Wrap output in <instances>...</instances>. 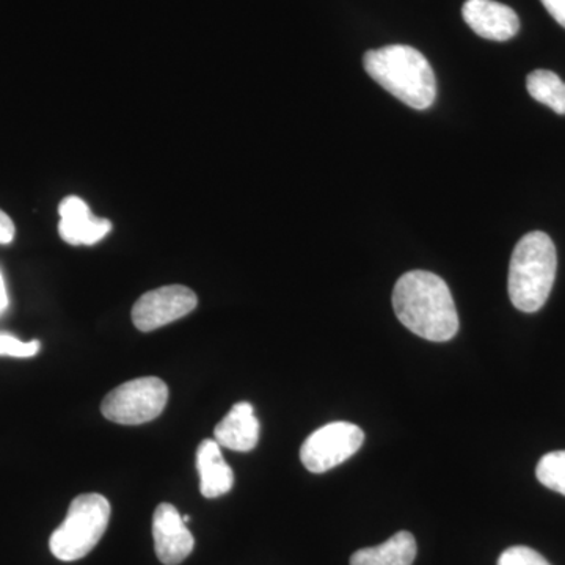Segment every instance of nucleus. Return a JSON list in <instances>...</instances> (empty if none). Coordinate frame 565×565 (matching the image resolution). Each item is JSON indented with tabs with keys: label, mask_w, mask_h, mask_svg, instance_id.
<instances>
[{
	"label": "nucleus",
	"mask_w": 565,
	"mask_h": 565,
	"mask_svg": "<svg viewBox=\"0 0 565 565\" xmlns=\"http://www.w3.org/2000/svg\"><path fill=\"white\" fill-rule=\"evenodd\" d=\"M393 308L404 327L433 343H446L459 332L452 294L444 278L433 273L404 274L394 286Z\"/></svg>",
	"instance_id": "obj_1"
},
{
	"label": "nucleus",
	"mask_w": 565,
	"mask_h": 565,
	"mask_svg": "<svg viewBox=\"0 0 565 565\" xmlns=\"http://www.w3.org/2000/svg\"><path fill=\"white\" fill-rule=\"evenodd\" d=\"M363 66L379 85L412 109H429L437 98L433 66L415 47L392 44L367 51Z\"/></svg>",
	"instance_id": "obj_2"
},
{
	"label": "nucleus",
	"mask_w": 565,
	"mask_h": 565,
	"mask_svg": "<svg viewBox=\"0 0 565 565\" xmlns=\"http://www.w3.org/2000/svg\"><path fill=\"white\" fill-rule=\"evenodd\" d=\"M556 269V247L548 234L527 233L519 241L508 280L509 297L516 310L535 313L544 307L555 285Z\"/></svg>",
	"instance_id": "obj_3"
},
{
	"label": "nucleus",
	"mask_w": 565,
	"mask_h": 565,
	"mask_svg": "<svg viewBox=\"0 0 565 565\" xmlns=\"http://www.w3.org/2000/svg\"><path fill=\"white\" fill-rule=\"evenodd\" d=\"M110 503L99 493L74 498L65 522L51 535L52 555L65 563L82 559L102 541L110 520Z\"/></svg>",
	"instance_id": "obj_4"
},
{
	"label": "nucleus",
	"mask_w": 565,
	"mask_h": 565,
	"mask_svg": "<svg viewBox=\"0 0 565 565\" xmlns=\"http://www.w3.org/2000/svg\"><path fill=\"white\" fill-rule=\"evenodd\" d=\"M169 401V386L159 377H140L111 390L102 404L111 423L139 426L158 418Z\"/></svg>",
	"instance_id": "obj_5"
},
{
	"label": "nucleus",
	"mask_w": 565,
	"mask_h": 565,
	"mask_svg": "<svg viewBox=\"0 0 565 565\" xmlns=\"http://www.w3.org/2000/svg\"><path fill=\"white\" fill-rule=\"evenodd\" d=\"M364 441V433L352 423L326 424L315 430L300 448V460L308 471L326 473L351 459Z\"/></svg>",
	"instance_id": "obj_6"
},
{
	"label": "nucleus",
	"mask_w": 565,
	"mask_h": 565,
	"mask_svg": "<svg viewBox=\"0 0 565 565\" xmlns=\"http://www.w3.org/2000/svg\"><path fill=\"white\" fill-rule=\"evenodd\" d=\"M196 305V294L188 286H162L137 300L132 308V322L140 332H152L192 313Z\"/></svg>",
	"instance_id": "obj_7"
},
{
	"label": "nucleus",
	"mask_w": 565,
	"mask_h": 565,
	"mask_svg": "<svg viewBox=\"0 0 565 565\" xmlns=\"http://www.w3.org/2000/svg\"><path fill=\"white\" fill-rule=\"evenodd\" d=\"M152 537L158 559L166 565H178L191 556L193 535L182 522V515L174 505L162 503L152 516Z\"/></svg>",
	"instance_id": "obj_8"
},
{
	"label": "nucleus",
	"mask_w": 565,
	"mask_h": 565,
	"mask_svg": "<svg viewBox=\"0 0 565 565\" xmlns=\"http://www.w3.org/2000/svg\"><path fill=\"white\" fill-rule=\"evenodd\" d=\"M462 17L471 31L486 40L508 41L520 31L515 11L494 0H467Z\"/></svg>",
	"instance_id": "obj_9"
},
{
	"label": "nucleus",
	"mask_w": 565,
	"mask_h": 565,
	"mask_svg": "<svg viewBox=\"0 0 565 565\" xmlns=\"http://www.w3.org/2000/svg\"><path fill=\"white\" fill-rule=\"evenodd\" d=\"M58 233L70 245H95L110 233L111 223L92 214L79 196H66L58 206Z\"/></svg>",
	"instance_id": "obj_10"
},
{
	"label": "nucleus",
	"mask_w": 565,
	"mask_h": 565,
	"mask_svg": "<svg viewBox=\"0 0 565 565\" xmlns=\"http://www.w3.org/2000/svg\"><path fill=\"white\" fill-rule=\"evenodd\" d=\"M259 430H262V427H259L253 405L239 403L233 405L228 415L215 426L214 440L221 445V448L248 452L258 445Z\"/></svg>",
	"instance_id": "obj_11"
},
{
	"label": "nucleus",
	"mask_w": 565,
	"mask_h": 565,
	"mask_svg": "<svg viewBox=\"0 0 565 565\" xmlns=\"http://www.w3.org/2000/svg\"><path fill=\"white\" fill-rule=\"evenodd\" d=\"M196 470L200 475V490L204 498L223 497L233 489L234 473L223 459L221 445L215 440H204L196 449Z\"/></svg>",
	"instance_id": "obj_12"
},
{
	"label": "nucleus",
	"mask_w": 565,
	"mask_h": 565,
	"mask_svg": "<svg viewBox=\"0 0 565 565\" xmlns=\"http://www.w3.org/2000/svg\"><path fill=\"white\" fill-rule=\"evenodd\" d=\"M416 541L408 531H399L382 545L362 548L351 556V565H414Z\"/></svg>",
	"instance_id": "obj_13"
},
{
	"label": "nucleus",
	"mask_w": 565,
	"mask_h": 565,
	"mask_svg": "<svg viewBox=\"0 0 565 565\" xmlns=\"http://www.w3.org/2000/svg\"><path fill=\"white\" fill-rule=\"evenodd\" d=\"M527 93L556 114L565 115V84L553 71L535 70L526 77Z\"/></svg>",
	"instance_id": "obj_14"
},
{
	"label": "nucleus",
	"mask_w": 565,
	"mask_h": 565,
	"mask_svg": "<svg viewBox=\"0 0 565 565\" xmlns=\"http://www.w3.org/2000/svg\"><path fill=\"white\" fill-rule=\"evenodd\" d=\"M535 476L546 489L565 494V451H553L542 457Z\"/></svg>",
	"instance_id": "obj_15"
},
{
	"label": "nucleus",
	"mask_w": 565,
	"mask_h": 565,
	"mask_svg": "<svg viewBox=\"0 0 565 565\" xmlns=\"http://www.w3.org/2000/svg\"><path fill=\"white\" fill-rule=\"evenodd\" d=\"M498 565H552L530 546H511L501 553Z\"/></svg>",
	"instance_id": "obj_16"
},
{
	"label": "nucleus",
	"mask_w": 565,
	"mask_h": 565,
	"mask_svg": "<svg viewBox=\"0 0 565 565\" xmlns=\"http://www.w3.org/2000/svg\"><path fill=\"white\" fill-rule=\"evenodd\" d=\"M40 341L33 340L29 343L10 337V334H0V356H14V359H31L40 352Z\"/></svg>",
	"instance_id": "obj_17"
},
{
	"label": "nucleus",
	"mask_w": 565,
	"mask_h": 565,
	"mask_svg": "<svg viewBox=\"0 0 565 565\" xmlns=\"http://www.w3.org/2000/svg\"><path fill=\"white\" fill-rule=\"evenodd\" d=\"M14 223L9 215L0 210V244L7 245L13 243L14 239Z\"/></svg>",
	"instance_id": "obj_18"
},
{
	"label": "nucleus",
	"mask_w": 565,
	"mask_h": 565,
	"mask_svg": "<svg viewBox=\"0 0 565 565\" xmlns=\"http://www.w3.org/2000/svg\"><path fill=\"white\" fill-rule=\"evenodd\" d=\"M546 11L565 29V0H541Z\"/></svg>",
	"instance_id": "obj_19"
},
{
	"label": "nucleus",
	"mask_w": 565,
	"mask_h": 565,
	"mask_svg": "<svg viewBox=\"0 0 565 565\" xmlns=\"http://www.w3.org/2000/svg\"><path fill=\"white\" fill-rule=\"evenodd\" d=\"M9 308V296H7L6 281H3L2 274H0V315Z\"/></svg>",
	"instance_id": "obj_20"
}]
</instances>
